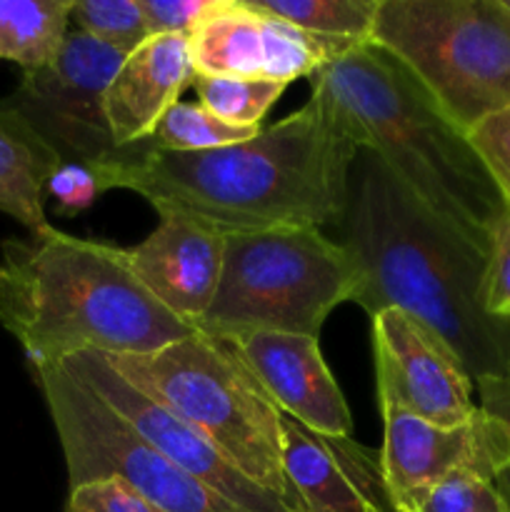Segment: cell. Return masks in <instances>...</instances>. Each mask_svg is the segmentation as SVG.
Here are the masks:
<instances>
[{
	"instance_id": "obj_11",
	"label": "cell",
	"mask_w": 510,
	"mask_h": 512,
	"mask_svg": "<svg viewBox=\"0 0 510 512\" xmlns=\"http://www.w3.org/2000/svg\"><path fill=\"white\" fill-rule=\"evenodd\" d=\"M65 370L73 378H78L85 388L93 390L100 400L118 410L153 448L168 460H173L178 468L193 475L210 490L223 495L228 503L245 512H298L290 508L283 498L268 493L258 483L240 473L225 453H220L205 435H200L193 425L180 420L170 413L158 400L148 398L138 388L128 383L120 373H115L103 353L83 350L73 358L63 360Z\"/></svg>"
},
{
	"instance_id": "obj_6",
	"label": "cell",
	"mask_w": 510,
	"mask_h": 512,
	"mask_svg": "<svg viewBox=\"0 0 510 512\" xmlns=\"http://www.w3.org/2000/svg\"><path fill=\"white\" fill-rule=\"evenodd\" d=\"M358 285L348 250L318 228L225 235L218 290L195 330L220 340L245 333L318 338L328 315L353 303Z\"/></svg>"
},
{
	"instance_id": "obj_22",
	"label": "cell",
	"mask_w": 510,
	"mask_h": 512,
	"mask_svg": "<svg viewBox=\"0 0 510 512\" xmlns=\"http://www.w3.org/2000/svg\"><path fill=\"white\" fill-rule=\"evenodd\" d=\"M263 128H245L218 118L200 103H178L163 115L150 135V145L170 153H200V150L228 148L255 138Z\"/></svg>"
},
{
	"instance_id": "obj_9",
	"label": "cell",
	"mask_w": 510,
	"mask_h": 512,
	"mask_svg": "<svg viewBox=\"0 0 510 512\" xmlns=\"http://www.w3.org/2000/svg\"><path fill=\"white\" fill-rule=\"evenodd\" d=\"M125 55L90 35L68 33L48 68L28 73L3 100L53 148L60 163L100 170L123 158L105 118V90Z\"/></svg>"
},
{
	"instance_id": "obj_20",
	"label": "cell",
	"mask_w": 510,
	"mask_h": 512,
	"mask_svg": "<svg viewBox=\"0 0 510 512\" xmlns=\"http://www.w3.org/2000/svg\"><path fill=\"white\" fill-rule=\"evenodd\" d=\"M255 13L285 20L318 38L350 48L373 43L380 0H245Z\"/></svg>"
},
{
	"instance_id": "obj_3",
	"label": "cell",
	"mask_w": 510,
	"mask_h": 512,
	"mask_svg": "<svg viewBox=\"0 0 510 512\" xmlns=\"http://www.w3.org/2000/svg\"><path fill=\"white\" fill-rule=\"evenodd\" d=\"M0 250V325L30 368L83 350L155 353L198 333L145 290L128 248L50 228L30 240H3Z\"/></svg>"
},
{
	"instance_id": "obj_30",
	"label": "cell",
	"mask_w": 510,
	"mask_h": 512,
	"mask_svg": "<svg viewBox=\"0 0 510 512\" xmlns=\"http://www.w3.org/2000/svg\"><path fill=\"white\" fill-rule=\"evenodd\" d=\"M150 35H190L213 0H138Z\"/></svg>"
},
{
	"instance_id": "obj_7",
	"label": "cell",
	"mask_w": 510,
	"mask_h": 512,
	"mask_svg": "<svg viewBox=\"0 0 510 512\" xmlns=\"http://www.w3.org/2000/svg\"><path fill=\"white\" fill-rule=\"evenodd\" d=\"M373 43L395 55L465 135L510 108L503 0H380Z\"/></svg>"
},
{
	"instance_id": "obj_5",
	"label": "cell",
	"mask_w": 510,
	"mask_h": 512,
	"mask_svg": "<svg viewBox=\"0 0 510 512\" xmlns=\"http://www.w3.org/2000/svg\"><path fill=\"white\" fill-rule=\"evenodd\" d=\"M105 358L133 388L205 435L240 473L305 512L285 480L280 410L228 340L193 333L155 353Z\"/></svg>"
},
{
	"instance_id": "obj_14",
	"label": "cell",
	"mask_w": 510,
	"mask_h": 512,
	"mask_svg": "<svg viewBox=\"0 0 510 512\" xmlns=\"http://www.w3.org/2000/svg\"><path fill=\"white\" fill-rule=\"evenodd\" d=\"M275 408L305 428L325 435H350L353 418L318 338L288 333H245L228 338Z\"/></svg>"
},
{
	"instance_id": "obj_21",
	"label": "cell",
	"mask_w": 510,
	"mask_h": 512,
	"mask_svg": "<svg viewBox=\"0 0 510 512\" xmlns=\"http://www.w3.org/2000/svg\"><path fill=\"white\" fill-rule=\"evenodd\" d=\"M350 45L318 38L285 20L263 15V80L288 85L348 55Z\"/></svg>"
},
{
	"instance_id": "obj_4",
	"label": "cell",
	"mask_w": 510,
	"mask_h": 512,
	"mask_svg": "<svg viewBox=\"0 0 510 512\" xmlns=\"http://www.w3.org/2000/svg\"><path fill=\"white\" fill-rule=\"evenodd\" d=\"M310 93L338 110L360 148L443 223L488 253L510 205L468 135L395 55L368 43L310 75Z\"/></svg>"
},
{
	"instance_id": "obj_26",
	"label": "cell",
	"mask_w": 510,
	"mask_h": 512,
	"mask_svg": "<svg viewBox=\"0 0 510 512\" xmlns=\"http://www.w3.org/2000/svg\"><path fill=\"white\" fill-rule=\"evenodd\" d=\"M470 145L510 205V108L490 115L468 133Z\"/></svg>"
},
{
	"instance_id": "obj_8",
	"label": "cell",
	"mask_w": 510,
	"mask_h": 512,
	"mask_svg": "<svg viewBox=\"0 0 510 512\" xmlns=\"http://www.w3.org/2000/svg\"><path fill=\"white\" fill-rule=\"evenodd\" d=\"M33 378L53 418L70 488L120 480L163 512H245L165 458L60 363L38 365Z\"/></svg>"
},
{
	"instance_id": "obj_19",
	"label": "cell",
	"mask_w": 510,
	"mask_h": 512,
	"mask_svg": "<svg viewBox=\"0 0 510 512\" xmlns=\"http://www.w3.org/2000/svg\"><path fill=\"white\" fill-rule=\"evenodd\" d=\"M75 0H0V60L23 75L48 68L63 50Z\"/></svg>"
},
{
	"instance_id": "obj_2",
	"label": "cell",
	"mask_w": 510,
	"mask_h": 512,
	"mask_svg": "<svg viewBox=\"0 0 510 512\" xmlns=\"http://www.w3.org/2000/svg\"><path fill=\"white\" fill-rule=\"evenodd\" d=\"M338 235L360 270L353 303L370 318L405 310L445 340L473 383L510 378V320L483 305L488 253L430 213L368 148L350 168Z\"/></svg>"
},
{
	"instance_id": "obj_32",
	"label": "cell",
	"mask_w": 510,
	"mask_h": 512,
	"mask_svg": "<svg viewBox=\"0 0 510 512\" xmlns=\"http://www.w3.org/2000/svg\"><path fill=\"white\" fill-rule=\"evenodd\" d=\"M503 3H505V8H508V10H510V0H503Z\"/></svg>"
},
{
	"instance_id": "obj_13",
	"label": "cell",
	"mask_w": 510,
	"mask_h": 512,
	"mask_svg": "<svg viewBox=\"0 0 510 512\" xmlns=\"http://www.w3.org/2000/svg\"><path fill=\"white\" fill-rule=\"evenodd\" d=\"M283 470L305 512H395L380 450L350 435H325L280 413Z\"/></svg>"
},
{
	"instance_id": "obj_24",
	"label": "cell",
	"mask_w": 510,
	"mask_h": 512,
	"mask_svg": "<svg viewBox=\"0 0 510 512\" xmlns=\"http://www.w3.org/2000/svg\"><path fill=\"white\" fill-rule=\"evenodd\" d=\"M80 33L130 55L150 38L138 0H75L73 18Z\"/></svg>"
},
{
	"instance_id": "obj_15",
	"label": "cell",
	"mask_w": 510,
	"mask_h": 512,
	"mask_svg": "<svg viewBox=\"0 0 510 512\" xmlns=\"http://www.w3.org/2000/svg\"><path fill=\"white\" fill-rule=\"evenodd\" d=\"M158 215V228L128 248L130 268L160 305L195 328L218 290L225 235L190 215Z\"/></svg>"
},
{
	"instance_id": "obj_12",
	"label": "cell",
	"mask_w": 510,
	"mask_h": 512,
	"mask_svg": "<svg viewBox=\"0 0 510 512\" xmlns=\"http://www.w3.org/2000/svg\"><path fill=\"white\" fill-rule=\"evenodd\" d=\"M370 320L380 405L443 428L468 423L478 413L468 370L428 325L398 308L380 310Z\"/></svg>"
},
{
	"instance_id": "obj_16",
	"label": "cell",
	"mask_w": 510,
	"mask_h": 512,
	"mask_svg": "<svg viewBox=\"0 0 510 512\" xmlns=\"http://www.w3.org/2000/svg\"><path fill=\"white\" fill-rule=\"evenodd\" d=\"M193 78L188 35H150L125 55L105 90V118L115 145L125 150L150 140Z\"/></svg>"
},
{
	"instance_id": "obj_10",
	"label": "cell",
	"mask_w": 510,
	"mask_h": 512,
	"mask_svg": "<svg viewBox=\"0 0 510 512\" xmlns=\"http://www.w3.org/2000/svg\"><path fill=\"white\" fill-rule=\"evenodd\" d=\"M385 488L395 512H420L428 495L453 478L495 480L510 468V430L483 408L443 428L383 403Z\"/></svg>"
},
{
	"instance_id": "obj_28",
	"label": "cell",
	"mask_w": 510,
	"mask_h": 512,
	"mask_svg": "<svg viewBox=\"0 0 510 512\" xmlns=\"http://www.w3.org/2000/svg\"><path fill=\"white\" fill-rule=\"evenodd\" d=\"M483 305L495 318L510 320V210L495 228L483 280Z\"/></svg>"
},
{
	"instance_id": "obj_23",
	"label": "cell",
	"mask_w": 510,
	"mask_h": 512,
	"mask_svg": "<svg viewBox=\"0 0 510 512\" xmlns=\"http://www.w3.org/2000/svg\"><path fill=\"white\" fill-rule=\"evenodd\" d=\"M193 85L203 108L245 128H260L285 90L263 78H193Z\"/></svg>"
},
{
	"instance_id": "obj_25",
	"label": "cell",
	"mask_w": 510,
	"mask_h": 512,
	"mask_svg": "<svg viewBox=\"0 0 510 512\" xmlns=\"http://www.w3.org/2000/svg\"><path fill=\"white\" fill-rule=\"evenodd\" d=\"M420 512H510L498 485L480 478H453L438 485Z\"/></svg>"
},
{
	"instance_id": "obj_27",
	"label": "cell",
	"mask_w": 510,
	"mask_h": 512,
	"mask_svg": "<svg viewBox=\"0 0 510 512\" xmlns=\"http://www.w3.org/2000/svg\"><path fill=\"white\" fill-rule=\"evenodd\" d=\"M65 512H163L120 480H93L70 488Z\"/></svg>"
},
{
	"instance_id": "obj_17",
	"label": "cell",
	"mask_w": 510,
	"mask_h": 512,
	"mask_svg": "<svg viewBox=\"0 0 510 512\" xmlns=\"http://www.w3.org/2000/svg\"><path fill=\"white\" fill-rule=\"evenodd\" d=\"M60 158L28 125V120L0 100V213L43 235L53 225L45 218V188Z\"/></svg>"
},
{
	"instance_id": "obj_1",
	"label": "cell",
	"mask_w": 510,
	"mask_h": 512,
	"mask_svg": "<svg viewBox=\"0 0 510 512\" xmlns=\"http://www.w3.org/2000/svg\"><path fill=\"white\" fill-rule=\"evenodd\" d=\"M360 145L338 110L313 93L288 118L255 138L200 153L133 145L95 170L103 193L143 195L155 213L190 215L223 235L275 228H338Z\"/></svg>"
},
{
	"instance_id": "obj_18",
	"label": "cell",
	"mask_w": 510,
	"mask_h": 512,
	"mask_svg": "<svg viewBox=\"0 0 510 512\" xmlns=\"http://www.w3.org/2000/svg\"><path fill=\"white\" fill-rule=\"evenodd\" d=\"M195 78H263V15L245 0H213L188 35Z\"/></svg>"
},
{
	"instance_id": "obj_31",
	"label": "cell",
	"mask_w": 510,
	"mask_h": 512,
	"mask_svg": "<svg viewBox=\"0 0 510 512\" xmlns=\"http://www.w3.org/2000/svg\"><path fill=\"white\" fill-rule=\"evenodd\" d=\"M475 390H478L480 408L493 415V418H498L510 430V378H483L475 383ZM495 485L503 493L510 510V468L495 480Z\"/></svg>"
},
{
	"instance_id": "obj_29",
	"label": "cell",
	"mask_w": 510,
	"mask_h": 512,
	"mask_svg": "<svg viewBox=\"0 0 510 512\" xmlns=\"http://www.w3.org/2000/svg\"><path fill=\"white\" fill-rule=\"evenodd\" d=\"M45 193L53 195L60 215H78L93 208L95 200L103 195L100 180L93 168L80 163H60L50 175Z\"/></svg>"
}]
</instances>
